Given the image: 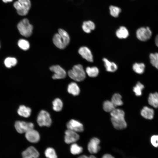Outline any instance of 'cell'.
<instances>
[{
	"mask_svg": "<svg viewBox=\"0 0 158 158\" xmlns=\"http://www.w3.org/2000/svg\"><path fill=\"white\" fill-rule=\"evenodd\" d=\"M149 57L151 64L158 69V53H151Z\"/></svg>",
	"mask_w": 158,
	"mask_h": 158,
	"instance_id": "cell-30",
	"label": "cell"
},
{
	"mask_svg": "<svg viewBox=\"0 0 158 158\" xmlns=\"http://www.w3.org/2000/svg\"><path fill=\"white\" fill-rule=\"evenodd\" d=\"M78 52L82 57L87 61L92 62L93 61V56L91 51L88 47L85 46L80 47Z\"/></svg>",
	"mask_w": 158,
	"mask_h": 158,
	"instance_id": "cell-14",
	"label": "cell"
},
{
	"mask_svg": "<svg viewBox=\"0 0 158 158\" xmlns=\"http://www.w3.org/2000/svg\"><path fill=\"white\" fill-rule=\"evenodd\" d=\"M116 36L118 38L125 39L129 35V32L127 28L124 26H121L116 32Z\"/></svg>",
	"mask_w": 158,
	"mask_h": 158,
	"instance_id": "cell-22",
	"label": "cell"
},
{
	"mask_svg": "<svg viewBox=\"0 0 158 158\" xmlns=\"http://www.w3.org/2000/svg\"><path fill=\"white\" fill-rule=\"evenodd\" d=\"M24 158H33L31 157H26Z\"/></svg>",
	"mask_w": 158,
	"mask_h": 158,
	"instance_id": "cell-40",
	"label": "cell"
},
{
	"mask_svg": "<svg viewBox=\"0 0 158 158\" xmlns=\"http://www.w3.org/2000/svg\"><path fill=\"white\" fill-rule=\"evenodd\" d=\"M102 158H114L111 155L109 154H106L104 155Z\"/></svg>",
	"mask_w": 158,
	"mask_h": 158,
	"instance_id": "cell-37",
	"label": "cell"
},
{
	"mask_svg": "<svg viewBox=\"0 0 158 158\" xmlns=\"http://www.w3.org/2000/svg\"><path fill=\"white\" fill-rule=\"evenodd\" d=\"M155 43L156 46L158 47V35H157L155 37Z\"/></svg>",
	"mask_w": 158,
	"mask_h": 158,
	"instance_id": "cell-38",
	"label": "cell"
},
{
	"mask_svg": "<svg viewBox=\"0 0 158 158\" xmlns=\"http://www.w3.org/2000/svg\"><path fill=\"white\" fill-rule=\"evenodd\" d=\"M103 61L104 62V66L107 71L113 72L117 70V65L114 62L109 61L106 58H104Z\"/></svg>",
	"mask_w": 158,
	"mask_h": 158,
	"instance_id": "cell-16",
	"label": "cell"
},
{
	"mask_svg": "<svg viewBox=\"0 0 158 158\" xmlns=\"http://www.w3.org/2000/svg\"><path fill=\"white\" fill-rule=\"evenodd\" d=\"M83 150L82 147L76 143H73L71 146L70 151L73 154H79L82 152Z\"/></svg>",
	"mask_w": 158,
	"mask_h": 158,
	"instance_id": "cell-29",
	"label": "cell"
},
{
	"mask_svg": "<svg viewBox=\"0 0 158 158\" xmlns=\"http://www.w3.org/2000/svg\"><path fill=\"white\" fill-rule=\"evenodd\" d=\"M45 154L47 158H57L54 150L51 147L48 148L45 152Z\"/></svg>",
	"mask_w": 158,
	"mask_h": 158,
	"instance_id": "cell-33",
	"label": "cell"
},
{
	"mask_svg": "<svg viewBox=\"0 0 158 158\" xmlns=\"http://www.w3.org/2000/svg\"><path fill=\"white\" fill-rule=\"evenodd\" d=\"M17 112L20 116L27 118L30 115L31 109L29 107L21 105L19 106L18 110Z\"/></svg>",
	"mask_w": 158,
	"mask_h": 158,
	"instance_id": "cell-17",
	"label": "cell"
},
{
	"mask_svg": "<svg viewBox=\"0 0 158 158\" xmlns=\"http://www.w3.org/2000/svg\"><path fill=\"white\" fill-rule=\"evenodd\" d=\"M136 34L139 40L145 41L150 38L152 33L149 27H141L137 30Z\"/></svg>",
	"mask_w": 158,
	"mask_h": 158,
	"instance_id": "cell-8",
	"label": "cell"
},
{
	"mask_svg": "<svg viewBox=\"0 0 158 158\" xmlns=\"http://www.w3.org/2000/svg\"><path fill=\"white\" fill-rule=\"evenodd\" d=\"M148 103L155 108L158 107V93L155 92L150 93L148 99Z\"/></svg>",
	"mask_w": 158,
	"mask_h": 158,
	"instance_id": "cell-20",
	"label": "cell"
},
{
	"mask_svg": "<svg viewBox=\"0 0 158 158\" xmlns=\"http://www.w3.org/2000/svg\"><path fill=\"white\" fill-rule=\"evenodd\" d=\"M2 1L4 3H6L8 2H11L13 0H2Z\"/></svg>",
	"mask_w": 158,
	"mask_h": 158,
	"instance_id": "cell-39",
	"label": "cell"
},
{
	"mask_svg": "<svg viewBox=\"0 0 158 158\" xmlns=\"http://www.w3.org/2000/svg\"><path fill=\"white\" fill-rule=\"evenodd\" d=\"M78 158H96L95 156L93 155H91L89 157H87L86 155H82L80 156Z\"/></svg>",
	"mask_w": 158,
	"mask_h": 158,
	"instance_id": "cell-36",
	"label": "cell"
},
{
	"mask_svg": "<svg viewBox=\"0 0 158 158\" xmlns=\"http://www.w3.org/2000/svg\"><path fill=\"white\" fill-rule=\"evenodd\" d=\"M53 109L56 111H61L62 108L63 104L61 100L59 98L55 99L53 102Z\"/></svg>",
	"mask_w": 158,
	"mask_h": 158,
	"instance_id": "cell-27",
	"label": "cell"
},
{
	"mask_svg": "<svg viewBox=\"0 0 158 158\" xmlns=\"http://www.w3.org/2000/svg\"><path fill=\"white\" fill-rule=\"evenodd\" d=\"M30 0H18L14 3L13 6L18 13L20 16L27 14L31 7Z\"/></svg>",
	"mask_w": 158,
	"mask_h": 158,
	"instance_id": "cell-4",
	"label": "cell"
},
{
	"mask_svg": "<svg viewBox=\"0 0 158 158\" xmlns=\"http://www.w3.org/2000/svg\"><path fill=\"white\" fill-rule=\"evenodd\" d=\"M67 127L69 129L76 132L83 131L84 128L82 123L74 119H71L67 123Z\"/></svg>",
	"mask_w": 158,
	"mask_h": 158,
	"instance_id": "cell-11",
	"label": "cell"
},
{
	"mask_svg": "<svg viewBox=\"0 0 158 158\" xmlns=\"http://www.w3.org/2000/svg\"><path fill=\"white\" fill-rule=\"evenodd\" d=\"M50 70L54 73L52 78L54 79H60L65 78L66 75L65 71L58 65H54L50 68Z\"/></svg>",
	"mask_w": 158,
	"mask_h": 158,
	"instance_id": "cell-9",
	"label": "cell"
},
{
	"mask_svg": "<svg viewBox=\"0 0 158 158\" xmlns=\"http://www.w3.org/2000/svg\"><path fill=\"white\" fill-rule=\"evenodd\" d=\"M82 28L84 32L88 33L95 29V25L94 23L91 21H85L83 22Z\"/></svg>",
	"mask_w": 158,
	"mask_h": 158,
	"instance_id": "cell-21",
	"label": "cell"
},
{
	"mask_svg": "<svg viewBox=\"0 0 158 158\" xmlns=\"http://www.w3.org/2000/svg\"><path fill=\"white\" fill-rule=\"evenodd\" d=\"M18 45L20 49L24 50H27L30 48L29 42L24 39L20 40L18 42Z\"/></svg>",
	"mask_w": 158,
	"mask_h": 158,
	"instance_id": "cell-31",
	"label": "cell"
},
{
	"mask_svg": "<svg viewBox=\"0 0 158 158\" xmlns=\"http://www.w3.org/2000/svg\"><path fill=\"white\" fill-rule=\"evenodd\" d=\"M70 37L67 32L65 30L59 29L58 33L55 34L53 39L54 44L58 48H65L70 42Z\"/></svg>",
	"mask_w": 158,
	"mask_h": 158,
	"instance_id": "cell-2",
	"label": "cell"
},
{
	"mask_svg": "<svg viewBox=\"0 0 158 158\" xmlns=\"http://www.w3.org/2000/svg\"><path fill=\"white\" fill-rule=\"evenodd\" d=\"M141 114L146 119H152L153 118L154 111L152 109L145 106L141 110Z\"/></svg>",
	"mask_w": 158,
	"mask_h": 158,
	"instance_id": "cell-18",
	"label": "cell"
},
{
	"mask_svg": "<svg viewBox=\"0 0 158 158\" xmlns=\"http://www.w3.org/2000/svg\"><path fill=\"white\" fill-rule=\"evenodd\" d=\"M145 65L142 63H135L133 66V71L136 73L141 74L145 70Z\"/></svg>",
	"mask_w": 158,
	"mask_h": 158,
	"instance_id": "cell-25",
	"label": "cell"
},
{
	"mask_svg": "<svg viewBox=\"0 0 158 158\" xmlns=\"http://www.w3.org/2000/svg\"><path fill=\"white\" fill-rule=\"evenodd\" d=\"M68 91L69 93L74 96L78 95L80 92V88L75 82H71L70 83L68 87Z\"/></svg>",
	"mask_w": 158,
	"mask_h": 158,
	"instance_id": "cell-19",
	"label": "cell"
},
{
	"mask_svg": "<svg viewBox=\"0 0 158 158\" xmlns=\"http://www.w3.org/2000/svg\"><path fill=\"white\" fill-rule=\"evenodd\" d=\"M65 141L68 144L74 143L78 141L80 138L77 132L67 129L65 132Z\"/></svg>",
	"mask_w": 158,
	"mask_h": 158,
	"instance_id": "cell-10",
	"label": "cell"
},
{
	"mask_svg": "<svg viewBox=\"0 0 158 158\" xmlns=\"http://www.w3.org/2000/svg\"><path fill=\"white\" fill-rule=\"evenodd\" d=\"M26 139L30 142L35 143L38 142L40 139V135L36 130L32 129L25 133Z\"/></svg>",
	"mask_w": 158,
	"mask_h": 158,
	"instance_id": "cell-13",
	"label": "cell"
},
{
	"mask_svg": "<svg viewBox=\"0 0 158 158\" xmlns=\"http://www.w3.org/2000/svg\"><path fill=\"white\" fill-rule=\"evenodd\" d=\"M86 73L90 77H95L99 73V70L96 67H87L86 68Z\"/></svg>",
	"mask_w": 158,
	"mask_h": 158,
	"instance_id": "cell-23",
	"label": "cell"
},
{
	"mask_svg": "<svg viewBox=\"0 0 158 158\" xmlns=\"http://www.w3.org/2000/svg\"><path fill=\"white\" fill-rule=\"evenodd\" d=\"M100 140L96 138H94L91 139L88 145V149L91 154L97 153L100 149L99 145Z\"/></svg>",
	"mask_w": 158,
	"mask_h": 158,
	"instance_id": "cell-12",
	"label": "cell"
},
{
	"mask_svg": "<svg viewBox=\"0 0 158 158\" xmlns=\"http://www.w3.org/2000/svg\"><path fill=\"white\" fill-rule=\"evenodd\" d=\"M69 76L74 80L80 82L86 78V72L80 64L74 65L72 69L68 72Z\"/></svg>",
	"mask_w": 158,
	"mask_h": 158,
	"instance_id": "cell-3",
	"label": "cell"
},
{
	"mask_svg": "<svg viewBox=\"0 0 158 158\" xmlns=\"http://www.w3.org/2000/svg\"><path fill=\"white\" fill-rule=\"evenodd\" d=\"M37 122L40 126L49 127L52 123L49 114L45 110L41 111L37 116Z\"/></svg>",
	"mask_w": 158,
	"mask_h": 158,
	"instance_id": "cell-6",
	"label": "cell"
},
{
	"mask_svg": "<svg viewBox=\"0 0 158 158\" xmlns=\"http://www.w3.org/2000/svg\"><path fill=\"white\" fill-rule=\"evenodd\" d=\"M121 98V96L120 94L115 93L112 96L111 101L115 107L121 106L123 104Z\"/></svg>",
	"mask_w": 158,
	"mask_h": 158,
	"instance_id": "cell-24",
	"label": "cell"
},
{
	"mask_svg": "<svg viewBox=\"0 0 158 158\" xmlns=\"http://www.w3.org/2000/svg\"><path fill=\"white\" fill-rule=\"evenodd\" d=\"M111 121L114 127L121 130L127 127V123L124 119V112L121 109L115 108L110 112Z\"/></svg>",
	"mask_w": 158,
	"mask_h": 158,
	"instance_id": "cell-1",
	"label": "cell"
},
{
	"mask_svg": "<svg viewBox=\"0 0 158 158\" xmlns=\"http://www.w3.org/2000/svg\"><path fill=\"white\" fill-rule=\"evenodd\" d=\"M17 28L20 33L24 37H28L32 33L33 26L27 19L24 18L21 20L18 24Z\"/></svg>",
	"mask_w": 158,
	"mask_h": 158,
	"instance_id": "cell-5",
	"label": "cell"
},
{
	"mask_svg": "<svg viewBox=\"0 0 158 158\" xmlns=\"http://www.w3.org/2000/svg\"><path fill=\"white\" fill-rule=\"evenodd\" d=\"M17 63V60L15 58L11 57L6 58L4 61L5 66L8 68H10L15 66Z\"/></svg>",
	"mask_w": 158,
	"mask_h": 158,
	"instance_id": "cell-28",
	"label": "cell"
},
{
	"mask_svg": "<svg viewBox=\"0 0 158 158\" xmlns=\"http://www.w3.org/2000/svg\"><path fill=\"white\" fill-rule=\"evenodd\" d=\"M39 155V153L38 152L33 146H30L28 147L22 153L23 158L26 157L37 158Z\"/></svg>",
	"mask_w": 158,
	"mask_h": 158,
	"instance_id": "cell-15",
	"label": "cell"
},
{
	"mask_svg": "<svg viewBox=\"0 0 158 158\" xmlns=\"http://www.w3.org/2000/svg\"><path fill=\"white\" fill-rule=\"evenodd\" d=\"M15 127L17 132L20 133H25L28 131L33 129L34 124L31 122L18 121L16 122Z\"/></svg>",
	"mask_w": 158,
	"mask_h": 158,
	"instance_id": "cell-7",
	"label": "cell"
},
{
	"mask_svg": "<svg viewBox=\"0 0 158 158\" xmlns=\"http://www.w3.org/2000/svg\"><path fill=\"white\" fill-rule=\"evenodd\" d=\"M150 141L152 145L155 147H158V135H153L151 138Z\"/></svg>",
	"mask_w": 158,
	"mask_h": 158,
	"instance_id": "cell-35",
	"label": "cell"
},
{
	"mask_svg": "<svg viewBox=\"0 0 158 158\" xmlns=\"http://www.w3.org/2000/svg\"><path fill=\"white\" fill-rule=\"evenodd\" d=\"M143 85L140 82H138L136 85L133 87V91L137 96H141L142 94V90L144 88Z\"/></svg>",
	"mask_w": 158,
	"mask_h": 158,
	"instance_id": "cell-32",
	"label": "cell"
},
{
	"mask_svg": "<svg viewBox=\"0 0 158 158\" xmlns=\"http://www.w3.org/2000/svg\"><path fill=\"white\" fill-rule=\"evenodd\" d=\"M103 107L104 111L109 112H111L116 108V107L111 101L109 100H106L104 102Z\"/></svg>",
	"mask_w": 158,
	"mask_h": 158,
	"instance_id": "cell-26",
	"label": "cell"
},
{
	"mask_svg": "<svg viewBox=\"0 0 158 158\" xmlns=\"http://www.w3.org/2000/svg\"><path fill=\"white\" fill-rule=\"evenodd\" d=\"M110 14L114 17H117L121 12V9L117 6H111L109 7Z\"/></svg>",
	"mask_w": 158,
	"mask_h": 158,
	"instance_id": "cell-34",
	"label": "cell"
}]
</instances>
